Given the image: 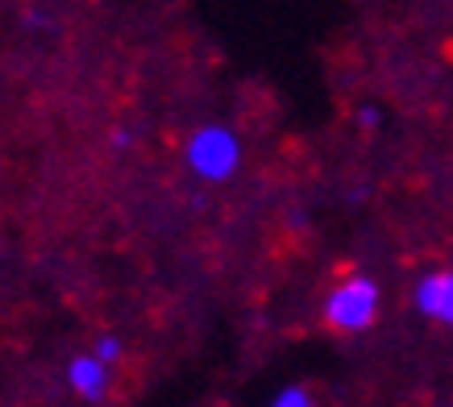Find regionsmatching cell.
Wrapping results in <instances>:
<instances>
[{
    "mask_svg": "<svg viewBox=\"0 0 453 407\" xmlns=\"http://www.w3.org/2000/svg\"><path fill=\"white\" fill-rule=\"evenodd\" d=\"M325 320L337 333H366L379 320V283L366 274H349L325 299Z\"/></svg>",
    "mask_w": 453,
    "mask_h": 407,
    "instance_id": "cell-1",
    "label": "cell"
},
{
    "mask_svg": "<svg viewBox=\"0 0 453 407\" xmlns=\"http://www.w3.org/2000/svg\"><path fill=\"white\" fill-rule=\"evenodd\" d=\"M188 166H192L200 179H229L242 166V142H237L234 129L225 125H204L188 137Z\"/></svg>",
    "mask_w": 453,
    "mask_h": 407,
    "instance_id": "cell-2",
    "label": "cell"
},
{
    "mask_svg": "<svg viewBox=\"0 0 453 407\" xmlns=\"http://www.w3.org/2000/svg\"><path fill=\"white\" fill-rule=\"evenodd\" d=\"M416 308L420 316H428L433 325H449L453 320V274L449 271H428L416 279Z\"/></svg>",
    "mask_w": 453,
    "mask_h": 407,
    "instance_id": "cell-3",
    "label": "cell"
},
{
    "mask_svg": "<svg viewBox=\"0 0 453 407\" xmlns=\"http://www.w3.org/2000/svg\"><path fill=\"white\" fill-rule=\"evenodd\" d=\"M67 379H71V391L80 395V399H88V403H100V399L109 395L112 370H109V362H100L96 353H83V357H75V362H71Z\"/></svg>",
    "mask_w": 453,
    "mask_h": 407,
    "instance_id": "cell-4",
    "label": "cell"
},
{
    "mask_svg": "<svg viewBox=\"0 0 453 407\" xmlns=\"http://www.w3.org/2000/svg\"><path fill=\"white\" fill-rule=\"evenodd\" d=\"M271 407H312V395L303 387H283V391L271 399Z\"/></svg>",
    "mask_w": 453,
    "mask_h": 407,
    "instance_id": "cell-5",
    "label": "cell"
},
{
    "mask_svg": "<svg viewBox=\"0 0 453 407\" xmlns=\"http://www.w3.org/2000/svg\"><path fill=\"white\" fill-rule=\"evenodd\" d=\"M96 357H100V362H109V366H112V362L121 357V341H117V337H100V345H96Z\"/></svg>",
    "mask_w": 453,
    "mask_h": 407,
    "instance_id": "cell-6",
    "label": "cell"
},
{
    "mask_svg": "<svg viewBox=\"0 0 453 407\" xmlns=\"http://www.w3.org/2000/svg\"><path fill=\"white\" fill-rule=\"evenodd\" d=\"M379 121H383V117H379V109H362V112H357V125H362V129H374Z\"/></svg>",
    "mask_w": 453,
    "mask_h": 407,
    "instance_id": "cell-7",
    "label": "cell"
}]
</instances>
